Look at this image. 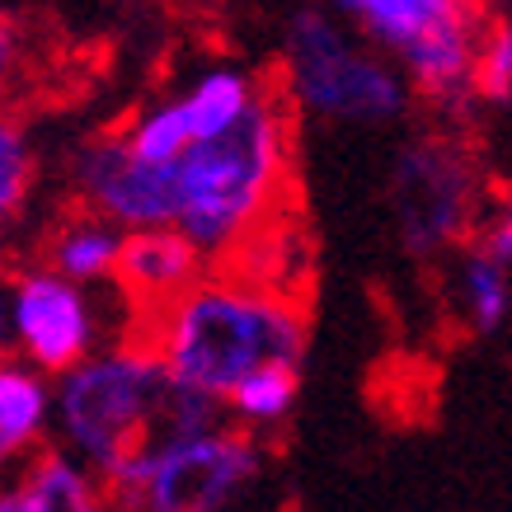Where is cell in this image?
I'll return each mask as SVG.
<instances>
[{"mask_svg": "<svg viewBox=\"0 0 512 512\" xmlns=\"http://www.w3.org/2000/svg\"><path fill=\"white\" fill-rule=\"evenodd\" d=\"M221 404L179 386L141 339L99 348L57 381L52 433L57 447L123 494L165 447L221 428Z\"/></svg>", "mask_w": 512, "mask_h": 512, "instance_id": "obj_1", "label": "cell"}, {"mask_svg": "<svg viewBox=\"0 0 512 512\" xmlns=\"http://www.w3.org/2000/svg\"><path fill=\"white\" fill-rule=\"evenodd\" d=\"M141 343L179 386L226 409L249 372L301 367L306 311L292 292L259 287L240 273H207L170 306L141 315Z\"/></svg>", "mask_w": 512, "mask_h": 512, "instance_id": "obj_2", "label": "cell"}, {"mask_svg": "<svg viewBox=\"0 0 512 512\" xmlns=\"http://www.w3.org/2000/svg\"><path fill=\"white\" fill-rule=\"evenodd\" d=\"M287 174V109L273 90L226 132L188 151L174 165V231L202 249V259H226L264 235L273 198Z\"/></svg>", "mask_w": 512, "mask_h": 512, "instance_id": "obj_3", "label": "cell"}, {"mask_svg": "<svg viewBox=\"0 0 512 512\" xmlns=\"http://www.w3.org/2000/svg\"><path fill=\"white\" fill-rule=\"evenodd\" d=\"M282 94L301 113L343 127H386L409 113L414 85L386 52H376L353 19L306 5L282 24Z\"/></svg>", "mask_w": 512, "mask_h": 512, "instance_id": "obj_4", "label": "cell"}, {"mask_svg": "<svg viewBox=\"0 0 512 512\" xmlns=\"http://www.w3.org/2000/svg\"><path fill=\"white\" fill-rule=\"evenodd\" d=\"M339 15L400 66V76L433 99L447 118H466L480 104V10L461 0H343Z\"/></svg>", "mask_w": 512, "mask_h": 512, "instance_id": "obj_5", "label": "cell"}, {"mask_svg": "<svg viewBox=\"0 0 512 512\" xmlns=\"http://www.w3.org/2000/svg\"><path fill=\"white\" fill-rule=\"evenodd\" d=\"M259 470L264 447L254 442V433L221 423L212 433L165 447L113 498L127 512H240Z\"/></svg>", "mask_w": 512, "mask_h": 512, "instance_id": "obj_6", "label": "cell"}, {"mask_svg": "<svg viewBox=\"0 0 512 512\" xmlns=\"http://www.w3.org/2000/svg\"><path fill=\"white\" fill-rule=\"evenodd\" d=\"M390 217L409 254L461 245L480 217V174L451 137H409L390 165Z\"/></svg>", "mask_w": 512, "mask_h": 512, "instance_id": "obj_7", "label": "cell"}, {"mask_svg": "<svg viewBox=\"0 0 512 512\" xmlns=\"http://www.w3.org/2000/svg\"><path fill=\"white\" fill-rule=\"evenodd\" d=\"M259 99H264V85L254 80V71H245L235 62H212L202 66L179 94L156 99L151 109H141L123 127V137L132 146V156L170 170L188 151L226 137Z\"/></svg>", "mask_w": 512, "mask_h": 512, "instance_id": "obj_8", "label": "cell"}, {"mask_svg": "<svg viewBox=\"0 0 512 512\" xmlns=\"http://www.w3.org/2000/svg\"><path fill=\"white\" fill-rule=\"evenodd\" d=\"M5 325L19 362L38 367L52 381H62L99 353V311L90 301V287L66 282L47 264H24L10 278Z\"/></svg>", "mask_w": 512, "mask_h": 512, "instance_id": "obj_9", "label": "cell"}, {"mask_svg": "<svg viewBox=\"0 0 512 512\" xmlns=\"http://www.w3.org/2000/svg\"><path fill=\"white\" fill-rule=\"evenodd\" d=\"M71 188L85 202V212L123 231H160V226H174V212H179L174 165L165 170V165H146L141 156H132L123 132H104L76 146Z\"/></svg>", "mask_w": 512, "mask_h": 512, "instance_id": "obj_10", "label": "cell"}, {"mask_svg": "<svg viewBox=\"0 0 512 512\" xmlns=\"http://www.w3.org/2000/svg\"><path fill=\"white\" fill-rule=\"evenodd\" d=\"M202 249L174 226L160 231H127L123 268H118V287L127 292V301L137 306V315L170 306L174 296H184L193 282H202L207 273Z\"/></svg>", "mask_w": 512, "mask_h": 512, "instance_id": "obj_11", "label": "cell"}, {"mask_svg": "<svg viewBox=\"0 0 512 512\" xmlns=\"http://www.w3.org/2000/svg\"><path fill=\"white\" fill-rule=\"evenodd\" d=\"M109 484L62 447H43L24 461L0 494V512H109Z\"/></svg>", "mask_w": 512, "mask_h": 512, "instance_id": "obj_12", "label": "cell"}, {"mask_svg": "<svg viewBox=\"0 0 512 512\" xmlns=\"http://www.w3.org/2000/svg\"><path fill=\"white\" fill-rule=\"evenodd\" d=\"M123 249H127L123 226L94 217V212H80V217H66L57 231L47 235L43 264L57 268L76 287H99V282H118Z\"/></svg>", "mask_w": 512, "mask_h": 512, "instance_id": "obj_13", "label": "cell"}, {"mask_svg": "<svg viewBox=\"0 0 512 512\" xmlns=\"http://www.w3.org/2000/svg\"><path fill=\"white\" fill-rule=\"evenodd\" d=\"M57 409V381L10 357L0 367V456H38Z\"/></svg>", "mask_w": 512, "mask_h": 512, "instance_id": "obj_14", "label": "cell"}, {"mask_svg": "<svg viewBox=\"0 0 512 512\" xmlns=\"http://www.w3.org/2000/svg\"><path fill=\"white\" fill-rule=\"evenodd\" d=\"M456 292H461V315L475 334H498L512 320V268L498 264L484 245H470L461 254Z\"/></svg>", "mask_w": 512, "mask_h": 512, "instance_id": "obj_15", "label": "cell"}, {"mask_svg": "<svg viewBox=\"0 0 512 512\" xmlns=\"http://www.w3.org/2000/svg\"><path fill=\"white\" fill-rule=\"evenodd\" d=\"M296 367H259V372H249L235 395L226 400V414H231L245 433H259V428H278L287 414H292L296 404Z\"/></svg>", "mask_w": 512, "mask_h": 512, "instance_id": "obj_16", "label": "cell"}, {"mask_svg": "<svg viewBox=\"0 0 512 512\" xmlns=\"http://www.w3.org/2000/svg\"><path fill=\"white\" fill-rule=\"evenodd\" d=\"M480 104L512 113V19H489V29H484Z\"/></svg>", "mask_w": 512, "mask_h": 512, "instance_id": "obj_17", "label": "cell"}, {"mask_svg": "<svg viewBox=\"0 0 512 512\" xmlns=\"http://www.w3.org/2000/svg\"><path fill=\"white\" fill-rule=\"evenodd\" d=\"M33 179V151L29 137L15 123L0 127V212H15Z\"/></svg>", "mask_w": 512, "mask_h": 512, "instance_id": "obj_18", "label": "cell"}, {"mask_svg": "<svg viewBox=\"0 0 512 512\" xmlns=\"http://www.w3.org/2000/svg\"><path fill=\"white\" fill-rule=\"evenodd\" d=\"M480 245L494 254L498 264L512 268V193H508V202L498 207L494 217H489V226H484V235H480Z\"/></svg>", "mask_w": 512, "mask_h": 512, "instance_id": "obj_19", "label": "cell"}]
</instances>
